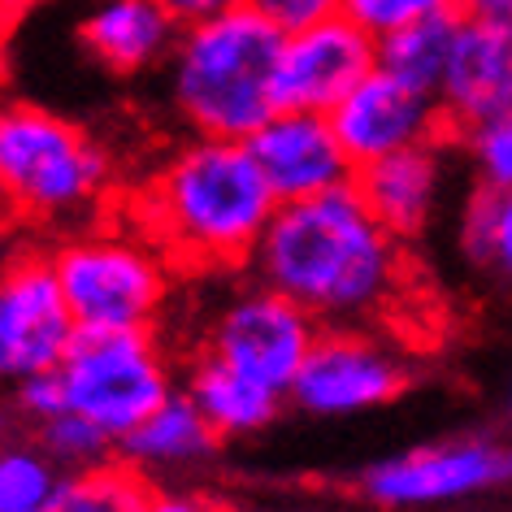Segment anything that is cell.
I'll return each mask as SVG.
<instances>
[{"label": "cell", "mask_w": 512, "mask_h": 512, "mask_svg": "<svg viewBox=\"0 0 512 512\" xmlns=\"http://www.w3.org/2000/svg\"><path fill=\"white\" fill-rule=\"evenodd\" d=\"M5 434H9V413L0 408V439H5Z\"/></svg>", "instance_id": "33"}, {"label": "cell", "mask_w": 512, "mask_h": 512, "mask_svg": "<svg viewBox=\"0 0 512 512\" xmlns=\"http://www.w3.org/2000/svg\"><path fill=\"white\" fill-rule=\"evenodd\" d=\"M144 491H148L144 473L131 469L118 456H109L100 465L70 469L61 478L48 512H131Z\"/></svg>", "instance_id": "20"}, {"label": "cell", "mask_w": 512, "mask_h": 512, "mask_svg": "<svg viewBox=\"0 0 512 512\" xmlns=\"http://www.w3.org/2000/svg\"><path fill=\"white\" fill-rule=\"evenodd\" d=\"M339 9L356 22V27H365L378 40V35H387L395 27H408V22H417V18L456 9V0H343Z\"/></svg>", "instance_id": "25"}, {"label": "cell", "mask_w": 512, "mask_h": 512, "mask_svg": "<svg viewBox=\"0 0 512 512\" xmlns=\"http://www.w3.org/2000/svg\"><path fill=\"white\" fill-rule=\"evenodd\" d=\"M178 22L157 0H87L74 18V44L96 70L135 79L170 61Z\"/></svg>", "instance_id": "15"}, {"label": "cell", "mask_w": 512, "mask_h": 512, "mask_svg": "<svg viewBox=\"0 0 512 512\" xmlns=\"http://www.w3.org/2000/svg\"><path fill=\"white\" fill-rule=\"evenodd\" d=\"M79 339L66 291L48 252H18L0 261V365L9 378L44 374L66 361Z\"/></svg>", "instance_id": "10"}, {"label": "cell", "mask_w": 512, "mask_h": 512, "mask_svg": "<svg viewBox=\"0 0 512 512\" xmlns=\"http://www.w3.org/2000/svg\"><path fill=\"white\" fill-rule=\"evenodd\" d=\"M270 22H278L283 31H296L304 22H317L326 14H339L343 0H252Z\"/></svg>", "instance_id": "27"}, {"label": "cell", "mask_w": 512, "mask_h": 512, "mask_svg": "<svg viewBox=\"0 0 512 512\" xmlns=\"http://www.w3.org/2000/svg\"><path fill=\"white\" fill-rule=\"evenodd\" d=\"M14 408L31 426L57 417L66 408V395H61V378L57 369H44V374H27V378H14Z\"/></svg>", "instance_id": "26"}, {"label": "cell", "mask_w": 512, "mask_h": 512, "mask_svg": "<svg viewBox=\"0 0 512 512\" xmlns=\"http://www.w3.org/2000/svg\"><path fill=\"white\" fill-rule=\"evenodd\" d=\"M183 391L196 400L204 421L217 430V439H243V434L265 430L278 417L287 395H278L261 382L243 378L239 369L222 365L217 356L200 352L183 374Z\"/></svg>", "instance_id": "18"}, {"label": "cell", "mask_w": 512, "mask_h": 512, "mask_svg": "<svg viewBox=\"0 0 512 512\" xmlns=\"http://www.w3.org/2000/svg\"><path fill=\"white\" fill-rule=\"evenodd\" d=\"M283 35L256 5L178 31L165 61V92L187 135L248 139L274 118Z\"/></svg>", "instance_id": "3"}, {"label": "cell", "mask_w": 512, "mask_h": 512, "mask_svg": "<svg viewBox=\"0 0 512 512\" xmlns=\"http://www.w3.org/2000/svg\"><path fill=\"white\" fill-rule=\"evenodd\" d=\"M157 5L178 22V31H183V27H196V22L222 18L239 5H252V0H157Z\"/></svg>", "instance_id": "28"}, {"label": "cell", "mask_w": 512, "mask_h": 512, "mask_svg": "<svg viewBox=\"0 0 512 512\" xmlns=\"http://www.w3.org/2000/svg\"><path fill=\"white\" fill-rule=\"evenodd\" d=\"M57 378L70 413L96 421L113 443L178 391L174 365L152 330H79Z\"/></svg>", "instance_id": "6"}, {"label": "cell", "mask_w": 512, "mask_h": 512, "mask_svg": "<svg viewBox=\"0 0 512 512\" xmlns=\"http://www.w3.org/2000/svg\"><path fill=\"white\" fill-rule=\"evenodd\" d=\"M512 482V439L465 434V439L421 443L387 456L361 473V495L378 508H439L499 491Z\"/></svg>", "instance_id": "8"}, {"label": "cell", "mask_w": 512, "mask_h": 512, "mask_svg": "<svg viewBox=\"0 0 512 512\" xmlns=\"http://www.w3.org/2000/svg\"><path fill=\"white\" fill-rule=\"evenodd\" d=\"M439 105L447 131L460 135L469 126L512 109V18L460 14L452 57H447Z\"/></svg>", "instance_id": "14"}, {"label": "cell", "mask_w": 512, "mask_h": 512, "mask_svg": "<svg viewBox=\"0 0 512 512\" xmlns=\"http://www.w3.org/2000/svg\"><path fill=\"white\" fill-rule=\"evenodd\" d=\"M378 66V40L343 14H326L317 22L283 35L278 53V109L330 113L369 70Z\"/></svg>", "instance_id": "12"}, {"label": "cell", "mask_w": 512, "mask_h": 512, "mask_svg": "<svg viewBox=\"0 0 512 512\" xmlns=\"http://www.w3.org/2000/svg\"><path fill=\"white\" fill-rule=\"evenodd\" d=\"M456 27H460V9H443V14L417 18V22H408V27L378 35V66L413 87L439 92L447 57H452Z\"/></svg>", "instance_id": "19"}, {"label": "cell", "mask_w": 512, "mask_h": 512, "mask_svg": "<svg viewBox=\"0 0 512 512\" xmlns=\"http://www.w3.org/2000/svg\"><path fill=\"white\" fill-rule=\"evenodd\" d=\"M248 148L261 165L265 183L274 187L278 204L322 196V191L348 187L356 178V165L348 148L339 144L330 113L278 109L261 131L248 135Z\"/></svg>", "instance_id": "13"}, {"label": "cell", "mask_w": 512, "mask_h": 512, "mask_svg": "<svg viewBox=\"0 0 512 512\" xmlns=\"http://www.w3.org/2000/svg\"><path fill=\"white\" fill-rule=\"evenodd\" d=\"M35 443L44 447L48 456L57 460L61 469H87V465H100V460L118 456V443L109 439L105 430L96 426V421H87L79 413H70V408H61L57 417H48L35 426Z\"/></svg>", "instance_id": "23"}, {"label": "cell", "mask_w": 512, "mask_h": 512, "mask_svg": "<svg viewBox=\"0 0 512 512\" xmlns=\"http://www.w3.org/2000/svg\"><path fill=\"white\" fill-rule=\"evenodd\" d=\"M66 469L40 443H0V512H48Z\"/></svg>", "instance_id": "22"}, {"label": "cell", "mask_w": 512, "mask_h": 512, "mask_svg": "<svg viewBox=\"0 0 512 512\" xmlns=\"http://www.w3.org/2000/svg\"><path fill=\"white\" fill-rule=\"evenodd\" d=\"M9 5H14V0H0V14H5V9H9Z\"/></svg>", "instance_id": "35"}, {"label": "cell", "mask_w": 512, "mask_h": 512, "mask_svg": "<svg viewBox=\"0 0 512 512\" xmlns=\"http://www.w3.org/2000/svg\"><path fill=\"white\" fill-rule=\"evenodd\" d=\"M456 9L482 18H512V0H456Z\"/></svg>", "instance_id": "30"}, {"label": "cell", "mask_w": 512, "mask_h": 512, "mask_svg": "<svg viewBox=\"0 0 512 512\" xmlns=\"http://www.w3.org/2000/svg\"><path fill=\"white\" fill-rule=\"evenodd\" d=\"M248 270L322 326H365L404 291V239L369 213L352 183L278 204Z\"/></svg>", "instance_id": "1"}, {"label": "cell", "mask_w": 512, "mask_h": 512, "mask_svg": "<svg viewBox=\"0 0 512 512\" xmlns=\"http://www.w3.org/2000/svg\"><path fill=\"white\" fill-rule=\"evenodd\" d=\"M113 187V157L87 126L31 100L0 122V204L35 226L87 222Z\"/></svg>", "instance_id": "4"}, {"label": "cell", "mask_w": 512, "mask_h": 512, "mask_svg": "<svg viewBox=\"0 0 512 512\" xmlns=\"http://www.w3.org/2000/svg\"><path fill=\"white\" fill-rule=\"evenodd\" d=\"M14 5H18V0H14Z\"/></svg>", "instance_id": "37"}, {"label": "cell", "mask_w": 512, "mask_h": 512, "mask_svg": "<svg viewBox=\"0 0 512 512\" xmlns=\"http://www.w3.org/2000/svg\"><path fill=\"white\" fill-rule=\"evenodd\" d=\"M204 512H239L235 504H222V499H209L204 495Z\"/></svg>", "instance_id": "31"}, {"label": "cell", "mask_w": 512, "mask_h": 512, "mask_svg": "<svg viewBox=\"0 0 512 512\" xmlns=\"http://www.w3.org/2000/svg\"><path fill=\"white\" fill-rule=\"evenodd\" d=\"M278 196L248 139L187 135L131 200L139 226L174 270H239L252 261Z\"/></svg>", "instance_id": "2"}, {"label": "cell", "mask_w": 512, "mask_h": 512, "mask_svg": "<svg viewBox=\"0 0 512 512\" xmlns=\"http://www.w3.org/2000/svg\"><path fill=\"white\" fill-rule=\"evenodd\" d=\"M5 109H9V100H5V96H0V122H5Z\"/></svg>", "instance_id": "34"}, {"label": "cell", "mask_w": 512, "mask_h": 512, "mask_svg": "<svg viewBox=\"0 0 512 512\" xmlns=\"http://www.w3.org/2000/svg\"><path fill=\"white\" fill-rule=\"evenodd\" d=\"M131 512H204V495H187V491H161L148 482V491L139 495V504Z\"/></svg>", "instance_id": "29"}, {"label": "cell", "mask_w": 512, "mask_h": 512, "mask_svg": "<svg viewBox=\"0 0 512 512\" xmlns=\"http://www.w3.org/2000/svg\"><path fill=\"white\" fill-rule=\"evenodd\" d=\"M217 430L204 421L196 400L178 387L161 408L139 421L131 434L118 439V460H126L131 469H139L144 478L157 473H178V469H196L217 452Z\"/></svg>", "instance_id": "17"}, {"label": "cell", "mask_w": 512, "mask_h": 512, "mask_svg": "<svg viewBox=\"0 0 512 512\" xmlns=\"http://www.w3.org/2000/svg\"><path fill=\"white\" fill-rule=\"evenodd\" d=\"M317 330H322V322L313 313H304L283 291L252 278L248 287H239L230 300H222V309L209 317L204 352L230 369H239L243 378L287 395L304 356L313 348Z\"/></svg>", "instance_id": "9"}, {"label": "cell", "mask_w": 512, "mask_h": 512, "mask_svg": "<svg viewBox=\"0 0 512 512\" xmlns=\"http://www.w3.org/2000/svg\"><path fill=\"white\" fill-rule=\"evenodd\" d=\"M330 126H335L339 144L348 148L352 165H369L391 152L434 144V139L452 135L443 118L439 96L426 87H413L395 79L391 70L374 66L348 96L330 109Z\"/></svg>", "instance_id": "11"}, {"label": "cell", "mask_w": 512, "mask_h": 512, "mask_svg": "<svg viewBox=\"0 0 512 512\" xmlns=\"http://www.w3.org/2000/svg\"><path fill=\"white\" fill-rule=\"evenodd\" d=\"M469 152V165L478 174V187L508 191L512 187V109L499 118H486L469 131H460Z\"/></svg>", "instance_id": "24"}, {"label": "cell", "mask_w": 512, "mask_h": 512, "mask_svg": "<svg viewBox=\"0 0 512 512\" xmlns=\"http://www.w3.org/2000/svg\"><path fill=\"white\" fill-rule=\"evenodd\" d=\"M48 256L79 330H152L170 300V256L131 222L70 230Z\"/></svg>", "instance_id": "5"}, {"label": "cell", "mask_w": 512, "mask_h": 512, "mask_svg": "<svg viewBox=\"0 0 512 512\" xmlns=\"http://www.w3.org/2000/svg\"><path fill=\"white\" fill-rule=\"evenodd\" d=\"M408 382L404 352L369 326H322L287 400L309 417H356L400 400Z\"/></svg>", "instance_id": "7"}, {"label": "cell", "mask_w": 512, "mask_h": 512, "mask_svg": "<svg viewBox=\"0 0 512 512\" xmlns=\"http://www.w3.org/2000/svg\"><path fill=\"white\" fill-rule=\"evenodd\" d=\"M5 378H9V374H5V365H0V382H5Z\"/></svg>", "instance_id": "36"}, {"label": "cell", "mask_w": 512, "mask_h": 512, "mask_svg": "<svg viewBox=\"0 0 512 512\" xmlns=\"http://www.w3.org/2000/svg\"><path fill=\"white\" fill-rule=\"evenodd\" d=\"M460 252L512 283V187H478L460 213Z\"/></svg>", "instance_id": "21"}, {"label": "cell", "mask_w": 512, "mask_h": 512, "mask_svg": "<svg viewBox=\"0 0 512 512\" xmlns=\"http://www.w3.org/2000/svg\"><path fill=\"white\" fill-rule=\"evenodd\" d=\"M352 187L361 191L369 213L391 230L395 239H417L434 222L447 187V161H443V139L417 144L391 157H378L369 165H356Z\"/></svg>", "instance_id": "16"}, {"label": "cell", "mask_w": 512, "mask_h": 512, "mask_svg": "<svg viewBox=\"0 0 512 512\" xmlns=\"http://www.w3.org/2000/svg\"><path fill=\"white\" fill-rule=\"evenodd\" d=\"M504 413H508V421H512V378L504 382Z\"/></svg>", "instance_id": "32"}]
</instances>
